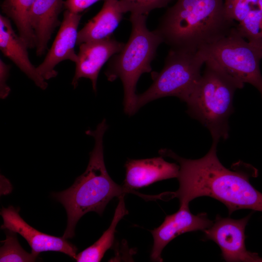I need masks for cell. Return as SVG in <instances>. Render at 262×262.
<instances>
[{"instance_id":"obj_12","label":"cell","mask_w":262,"mask_h":262,"mask_svg":"<svg viewBox=\"0 0 262 262\" xmlns=\"http://www.w3.org/2000/svg\"><path fill=\"white\" fill-rule=\"evenodd\" d=\"M124 45L111 36L81 44L71 82L74 88H76L80 79L85 78L91 81L93 89L96 92L97 80L102 67L110 58L119 52Z\"/></svg>"},{"instance_id":"obj_10","label":"cell","mask_w":262,"mask_h":262,"mask_svg":"<svg viewBox=\"0 0 262 262\" xmlns=\"http://www.w3.org/2000/svg\"><path fill=\"white\" fill-rule=\"evenodd\" d=\"M19 209L12 206L0 211L3 223L0 228L19 234L27 241L31 252L38 256L42 252L53 251L65 253L75 259L77 247L63 236L50 235L40 232L27 224L19 215Z\"/></svg>"},{"instance_id":"obj_14","label":"cell","mask_w":262,"mask_h":262,"mask_svg":"<svg viewBox=\"0 0 262 262\" xmlns=\"http://www.w3.org/2000/svg\"><path fill=\"white\" fill-rule=\"evenodd\" d=\"M28 47L13 30L9 18L0 15V49L36 86L46 89L48 83L29 59Z\"/></svg>"},{"instance_id":"obj_13","label":"cell","mask_w":262,"mask_h":262,"mask_svg":"<svg viewBox=\"0 0 262 262\" xmlns=\"http://www.w3.org/2000/svg\"><path fill=\"white\" fill-rule=\"evenodd\" d=\"M126 177L123 186L134 190L156 182L158 181L178 178L180 165L170 163L161 157L133 160L126 162Z\"/></svg>"},{"instance_id":"obj_22","label":"cell","mask_w":262,"mask_h":262,"mask_svg":"<svg viewBox=\"0 0 262 262\" xmlns=\"http://www.w3.org/2000/svg\"><path fill=\"white\" fill-rule=\"evenodd\" d=\"M224 6L228 16L239 22L242 21L253 8L247 0H224Z\"/></svg>"},{"instance_id":"obj_6","label":"cell","mask_w":262,"mask_h":262,"mask_svg":"<svg viewBox=\"0 0 262 262\" xmlns=\"http://www.w3.org/2000/svg\"><path fill=\"white\" fill-rule=\"evenodd\" d=\"M205 63L199 51L170 49L162 70L151 73L152 84L137 95L136 112L146 104L165 97H176L185 101L201 77Z\"/></svg>"},{"instance_id":"obj_17","label":"cell","mask_w":262,"mask_h":262,"mask_svg":"<svg viewBox=\"0 0 262 262\" xmlns=\"http://www.w3.org/2000/svg\"><path fill=\"white\" fill-rule=\"evenodd\" d=\"M35 0H3L2 12L12 19L18 35L28 49L36 47V39L32 28L30 16Z\"/></svg>"},{"instance_id":"obj_5","label":"cell","mask_w":262,"mask_h":262,"mask_svg":"<svg viewBox=\"0 0 262 262\" xmlns=\"http://www.w3.org/2000/svg\"><path fill=\"white\" fill-rule=\"evenodd\" d=\"M147 15L131 13L130 38L122 50L112 57L105 71L109 81L121 80L124 89V111L129 115L136 112L137 82L142 74L151 71V63L158 46L163 42L155 30L147 29Z\"/></svg>"},{"instance_id":"obj_26","label":"cell","mask_w":262,"mask_h":262,"mask_svg":"<svg viewBox=\"0 0 262 262\" xmlns=\"http://www.w3.org/2000/svg\"><path fill=\"white\" fill-rule=\"evenodd\" d=\"M257 5L258 6V9L260 10V12L262 14V0H259L257 3Z\"/></svg>"},{"instance_id":"obj_7","label":"cell","mask_w":262,"mask_h":262,"mask_svg":"<svg viewBox=\"0 0 262 262\" xmlns=\"http://www.w3.org/2000/svg\"><path fill=\"white\" fill-rule=\"evenodd\" d=\"M199 51L205 61H213L238 82L254 86L262 97V75L260 68L262 46L244 38L238 33L237 26L226 36Z\"/></svg>"},{"instance_id":"obj_25","label":"cell","mask_w":262,"mask_h":262,"mask_svg":"<svg viewBox=\"0 0 262 262\" xmlns=\"http://www.w3.org/2000/svg\"><path fill=\"white\" fill-rule=\"evenodd\" d=\"M259 0H247L248 3L252 6L257 4V3Z\"/></svg>"},{"instance_id":"obj_3","label":"cell","mask_w":262,"mask_h":262,"mask_svg":"<svg viewBox=\"0 0 262 262\" xmlns=\"http://www.w3.org/2000/svg\"><path fill=\"white\" fill-rule=\"evenodd\" d=\"M108 128L105 119L94 131L86 133L95 139V146L90 153L89 161L85 172L76 179L67 189L53 194V197L65 207L67 215V224L63 236L72 238L75 235L76 225L85 213L95 212L101 214L107 204L115 197L127 193L144 195L130 190L114 182L106 170L103 156V138Z\"/></svg>"},{"instance_id":"obj_21","label":"cell","mask_w":262,"mask_h":262,"mask_svg":"<svg viewBox=\"0 0 262 262\" xmlns=\"http://www.w3.org/2000/svg\"><path fill=\"white\" fill-rule=\"evenodd\" d=\"M172 0H120L126 12L147 15L152 10L166 6Z\"/></svg>"},{"instance_id":"obj_24","label":"cell","mask_w":262,"mask_h":262,"mask_svg":"<svg viewBox=\"0 0 262 262\" xmlns=\"http://www.w3.org/2000/svg\"><path fill=\"white\" fill-rule=\"evenodd\" d=\"M10 66L0 59V97L1 98H6L10 92V88L7 84L9 76Z\"/></svg>"},{"instance_id":"obj_19","label":"cell","mask_w":262,"mask_h":262,"mask_svg":"<svg viewBox=\"0 0 262 262\" xmlns=\"http://www.w3.org/2000/svg\"><path fill=\"white\" fill-rule=\"evenodd\" d=\"M6 239L1 241L0 262H29L35 261L38 256L26 252L19 244L16 232L5 229Z\"/></svg>"},{"instance_id":"obj_15","label":"cell","mask_w":262,"mask_h":262,"mask_svg":"<svg viewBox=\"0 0 262 262\" xmlns=\"http://www.w3.org/2000/svg\"><path fill=\"white\" fill-rule=\"evenodd\" d=\"M63 6L62 0H34L30 21L35 37L38 56L45 53L52 33L60 24L58 16Z\"/></svg>"},{"instance_id":"obj_16","label":"cell","mask_w":262,"mask_h":262,"mask_svg":"<svg viewBox=\"0 0 262 262\" xmlns=\"http://www.w3.org/2000/svg\"><path fill=\"white\" fill-rule=\"evenodd\" d=\"M100 11L78 32L77 45L109 37L126 13L120 0H104Z\"/></svg>"},{"instance_id":"obj_1","label":"cell","mask_w":262,"mask_h":262,"mask_svg":"<svg viewBox=\"0 0 262 262\" xmlns=\"http://www.w3.org/2000/svg\"><path fill=\"white\" fill-rule=\"evenodd\" d=\"M217 143L213 141L208 152L196 160L182 158L167 148L159 151L162 156L170 157L180 164L179 188L176 192L163 193L164 199L177 197L180 205H189L196 198L208 196L225 205L229 214L245 209L262 212V193L249 182L250 177L257 174L256 169L247 172L226 168L217 156Z\"/></svg>"},{"instance_id":"obj_9","label":"cell","mask_w":262,"mask_h":262,"mask_svg":"<svg viewBox=\"0 0 262 262\" xmlns=\"http://www.w3.org/2000/svg\"><path fill=\"white\" fill-rule=\"evenodd\" d=\"M213 223V221L208 218L206 213L194 215L191 213L189 205H180L177 212L167 215L159 227L150 231L153 238L151 260L163 262L162 251L173 239L187 232L204 230Z\"/></svg>"},{"instance_id":"obj_18","label":"cell","mask_w":262,"mask_h":262,"mask_svg":"<svg viewBox=\"0 0 262 262\" xmlns=\"http://www.w3.org/2000/svg\"><path fill=\"white\" fill-rule=\"evenodd\" d=\"M124 195L119 197V202L109 228L94 244L76 255L75 260L77 262H100L106 251L112 247L116 226L119 221L128 213L124 202Z\"/></svg>"},{"instance_id":"obj_8","label":"cell","mask_w":262,"mask_h":262,"mask_svg":"<svg viewBox=\"0 0 262 262\" xmlns=\"http://www.w3.org/2000/svg\"><path fill=\"white\" fill-rule=\"evenodd\" d=\"M251 215L236 220L217 214L213 224L203 230L205 239L213 241L219 246L225 261L262 262V257L248 251L245 246V230Z\"/></svg>"},{"instance_id":"obj_11","label":"cell","mask_w":262,"mask_h":262,"mask_svg":"<svg viewBox=\"0 0 262 262\" xmlns=\"http://www.w3.org/2000/svg\"><path fill=\"white\" fill-rule=\"evenodd\" d=\"M81 17L80 14L73 13L67 10L64 12L53 43L43 62L36 67L39 74L45 80L57 75L54 68L60 62L66 60L76 62L78 57L74 49L77 45L78 28Z\"/></svg>"},{"instance_id":"obj_2","label":"cell","mask_w":262,"mask_h":262,"mask_svg":"<svg viewBox=\"0 0 262 262\" xmlns=\"http://www.w3.org/2000/svg\"><path fill=\"white\" fill-rule=\"evenodd\" d=\"M224 0H177L155 30L171 49L197 51L228 35L237 24Z\"/></svg>"},{"instance_id":"obj_23","label":"cell","mask_w":262,"mask_h":262,"mask_svg":"<svg viewBox=\"0 0 262 262\" xmlns=\"http://www.w3.org/2000/svg\"><path fill=\"white\" fill-rule=\"evenodd\" d=\"M100 0H66L64 1V6L72 13L80 14Z\"/></svg>"},{"instance_id":"obj_20","label":"cell","mask_w":262,"mask_h":262,"mask_svg":"<svg viewBox=\"0 0 262 262\" xmlns=\"http://www.w3.org/2000/svg\"><path fill=\"white\" fill-rule=\"evenodd\" d=\"M239 34L249 42L262 46V14L259 9H251L237 25Z\"/></svg>"},{"instance_id":"obj_4","label":"cell","mask_w":262,"mask_h":262,"mask_svg":"<svg viewBox=\"0 0 262 262\" xmlns=\"http://www.w3.org/2000/svg\"><path fill=\"white\" fill-rule=\"evenodd\" d=\"M205 64L203 74L185 102L188 114L207 128L213 141L218 143L229 136L234 93L244 84L213 61L206 60Z\"/></svg>"}]
</instances>
